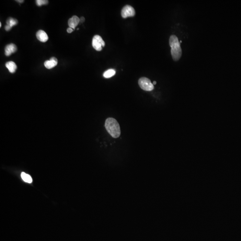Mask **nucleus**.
<instances>
[{
    "label": "nucleus",
    "instance_id": "dca6fc26",
    "mask_svg": "<svg viewBox=\"0 0 241 241\" xmlns=\"http://www.w3.org/2000/svg\"><path fill=\"white\" fill-rule=\"evenodd\" d=\"M5 30H6V31H9L11 29V27H10V26H9L7 25H6V26H5Z\"/></svg>",
    "mask_w": 241,
    "mask_h": 241
},
{
    "label": "nucleus",
    "instance_id": "2eb2a0df",
    "mask_svg": "<svg viewBox=\"0 0 241 241\" xmlns=\"http://www.w3.org/2000/svg\"><path fill=\"white\" fill-rule=\"evenodd\" d=\"M74 29H72V28H70V27H69V28L67 29V32L69 33H71L72 32L74 31Z\"/></svg>",
    "mask_w": 241,
    "mask_h": 241
},
{
    "label": "nucleus",
    "instance_id": "9b49d317",
    "mask_svg": "<svg viewBox=\"0 0 241 241\" xmlns=\"http://www.w3.org/2000/svg\"><path fill=\"white\" fill-rule=\"evenodd\" d=\"M115 74L116 71L114 69H109L104 73L103 76L105 78H109L114 75Z\"/></svg>",
    "mask_w": 241,
    "mask_h": 241
},
{
    "label": "nucleus",
    "instance_id": "ddd939ff",
    "mask_svg": "<svg viewBox=\"0 0 241 241\" xmlns=\"http://www.w3.org/2000/svg\"><path fill=\"white\" fill-rule=\"evenodd\" d=\"M7 25L11 27L16 25L17 24V19H14L13 18H10L6 22Z\"/></svg>",
    "mask_w": 241,
    "mask_h": 241
},
{
    "label": "nucleus",
    "instance_id": "9d476101",
    "mask_svg": "<svg viewBox=\"0 0 241 241\" xmlns=\"http://www.w3.org/2000/svg\"><path fill=\"white\" fill-rule=\"evenodd\" d=\"M57 64L58 62L50 60L46 61L44 63L45 67L48 69L54 68L57 65Z\"/></svg>",
    "mask_w": 241,
    "mask_h": 241
},
{
    "label": "nucleus",
    "instance_id": "7ed1b4c3",
    "mask_svg": "<svg viewBox=\"0 0 241 241\" xmlns=\"http://www.w3.org/2000/svg\"><path fill=\"white\" fill-rule=\"evenodd\" d=\"M139 84L141 89L146 91H151L154 90L153 84L151 80L146 77H142L139 80Z\"/></svg>",
    "mask_w": 241,
    "mask_h": 241
},
{
    "label": "nucleus",
    "instance_id": "f8f14e48",
    "mask_svg": "<svg viewBox=\"0 0 241 241\" xmlns=\"http://www.w3.org/2000/svg\"><path fill=\"white\" fill-rule=\"evenodd\" d=\"M21 177L25 182L28 183H31L32 182V179L31 176L25 172H22L21 173Z\"/></svg>",
    "mask_w": 241,
    "mask_h": 241
},
{
    "label": "nucleus",
    "instance_id": "6ab92c4d",
    "mask_svg": "<svg viewBox=\"0 0 241 241\" xmlns=\"http://www.w3.org/2000/svg\"><path fill=\"white\" fill-rule=\"evenodd\" d=\"M16 2L19 3H23V2L24 1H23V0H22V1H16Z\"/></svg>",
    "mask_w": 241,
    "mask_h": 241
},
{
    "label": "nucleus",
    "instance_id": "f03ea898",
    "mask_svg": "<svg viewBox=\"0 0 241 241\" xmlns=\"http://www.w3.org/2000/svg\"><path fill=\"white\" fill-rule=\"evenodd\" d=\"M105 127L107 131L113 138H117L120 136V125L114 118H107L105 120Z\"/></svg>",
    "mask_w": 241,
    "mask_h": 241
},
{
    "label": "nucleus",
    "instance_id": "20e7f679",
    "mask_svg": "<svg viewBox=\"0 0 241 241\" xmlns=\"http://www.w3.org/2000/svg\"><path fill=\"white\" fill-rule=\"evenodd\" d=\"M92 46L96 50L101 51L102 50L103 47L105 46V43L100 36L96 35L93 38Z\"/></svg>",
    "mask_w": 241,
    "mask_h": 241
},
{
    "label": "nucleus",
    "instance_id": "6e6552de",
    "mask_svg": "<svg viewBox=\"0 0 241 241\" xmlns=\"http://www.w3.org/2000/svg\"><path fill=\"white\" fill-rule=\"evenodd\" d=\"M36 37L39 41L43 43H45L48 40L47 35L43 30H39L37 32Z\"/></svg>",
    "mask_w": 241,
    "mask_h": 241
},
{
    "label": "nucleus",
    "instance_id": "aec40b11",
    "mask_svg": "<svg viewBox=\"0 0 241 241\" xmlns=\"http://www.w3.org/2000/svg\"><path fill=\"white\" fill-rule=\"evenodd\" d=\"M153 85H155V84H156V81H154L153 83Z\"/></svg>",
    "mask_w": 241,
    "mask_h": 241
},
{
    "label": "nucleus",
    "instance_id": "0eeeda50",
    "mask_svg": "<svg viewBox=\"0 0 241 241\" xmlns=\"http://www.w3.org/2000/svg\"><path fill=\"white\" fill-rule=\"evenodd\" d=\"M79 23H80V19L76 16H72L71 18L69 19V22H68V24H69V27L74 29V30L79 24Z\"/></svg>",
    "mask_w": 241,
    "mask_h": 241
},
{
    "label": "nucleus",
    "instance_id": "423d86ee",
    "mask_svg": "<svg viewBox=\"0 0 241 241\" xmlns=\"http://www.w3.org/2000/svg\"><path fill=\"white\" fill-rule=\"evenodd\" d=\"M17 50L16 46L14 44H10L7 45L5 49V56H9L13 53H15Z\"/></svg>",
    "mask_w": 241,
    "mask_h": 241
},
{
    "label": "nucleus",
    "instance_id": "f3484780",
    "mask_svg": "<svg viewBox=\"0 0 241 241\" xmlns=\"http://www.w3.org/2000/svg\"><path fill=\"white\" fill-rule=\"evenodd\" d=\"M84 21H85V18H84V17H82L80 18V23H83L84 22Z\"/></svg>",
    "mask_w": 241,
    "mask_h": 241
},
{
    "label": "nucleus",
    "instance_id": "1a4fd4ad",
    "mask_svg": "<svg viewBox=\"0 0 241 241\" xmlns=\"http://www.w3.org/2000/svg\"><path fill=\"white\" fill-rule=\"evenodd\" d=\"M5 66L9 70V71L11 73H14L17 69L16 64L13 61H9L6 63Z\"/></svg>",
    "mask_w": 241,
    "mask_h": 241
},
{
    "label": "nucleus",
    "instance_id": "a211bd4d",
    "mask_svg": "<svg viewBox=\"0 0 241 241\" xmlns=\"http://www.w3.org/2000/svg\"><path fill=\"white\" fill-rule=\"evenodd\" d=\"M50 60L55 61L58 62L57 59L55 57H51Z\"/></svg>",
    "mask_w": 241,
    "mask_h": 241
},
{
    "label": "nucleus",
    "instance_id": "4468645a",
    "mask_svg": "<svg viewBox=\"0 0 241 241\" xmlns=\"http://www.w3.org/2000/svg\"><path fill=\"white\" fill-rule=\"evenodd\" d=\"M37 5L38 6H42L43 5H45L47 4L48 1L47 0H37L36 1Z\"/></svg>",
    "mask_w": 241,
    "mask_h": 241
},
{
    "label": "nucleus",
    "instance_id": "39448f33",
    "mask_svg": "<svg viewBox=\"0 0 241 241\" xmlns=\"http://www.w3.org/2000/svg\"><path fill=\"white\" fill-rule=\"evenodd\" d=\"M136 11L134 8L130 5H125L121 10V15L123 18L134 17Z\"/></svg>",
    "mask_w": 241,
    "mask_h": 241
},
{
    "label": "nucleus",
    "instance_id": "f257e3e1",
    "mask_svg": "<svg viewBox=\"0 0 241 241\" xmlns=\"http://www.w3.org/2000/svg\"><path fill=\"white\" fill-rule=\"evenodd\" d=\"M169 45L171 47V54L174 61L179 60L182 56V50L178 38L172 35L169 39Z\"/></svg>",
    "mask_w": 241,
    "mask_h": 241
},
{
    "label": "nucleus",
    "instance_id": "412c9836",
    "mask_svg": "<svg viewBox=\"0 0 241 241\" xmlns=\"http://www.w3.org/2000/svg\"><path fill=\"white\" fill-rule=\"evenodd\" d=\"M1 26H2V23H0V27H1Z\"/></svg>",
    "mask_w": 241,
    "mask_h": 241
}]
</instances>
